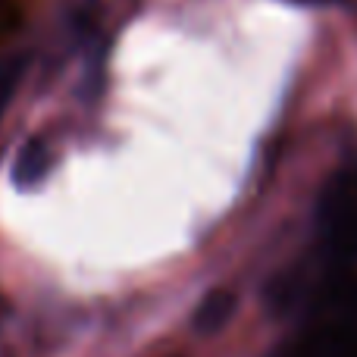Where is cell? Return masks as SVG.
<instances>
[{"label":"cell","mask_w":357,"mask_h":357,"mask_svg":"<svg viewBox=\"0 0 357 357\" xmlns=\"http://www.w3.org/2000/svg\"><path fill=\"white\" fill-rule=\"evenodd\" d=\"M320 229L335 260L357 257V169L339 173L320 197Z\"/></svg>","instance_id":"1"},{"label":"cell","mask_w":357,"mask_h":357,"mask_svg":"<svg viewBox=\"0 0 357 357\" xmlns=\"http://www.w3.org/2000/svg\"><path fill=\"white\" fill-rule=\"evenodd\" d=\"M235 314V295L229 289H213L201 298V304L195 307V317H191V326L201 335H213L232 320Z\"/></svg>","instance_id":"2"},{"label":"cell","mask_w":357,"mask_h":357,"mask_svg":"<svg viewBox=\"0 0 357 357\" xmlns=\"http://www.w3.org/2000/svg\"><path fill=\"white\" fill-rule=\"evenodd\" d=\"M50 169V148L41 142V138H31L22 151L16 154V163H13V182L19 188H35Z\"/></svg>","instance_id":"3"},{"label":"cell","mask_w":357,"mask_h":357,"mask_svg":"<svg viewBox=\"0 0 357 357\" xmlns=\"http://www.w3.org/2000/svg\"><path fill=\"white\" fill-rule=\"evenodd\" d=\"M291 3H335V0H291Z\"/></svg>","instance_id":"5"},{"label":"cell","mask_w":357,"mask_h":357,"mask_svg":"<svg viewBox=\"0 0 357 357\" xmlns=\"http://www.w3.org/2000/svg\"><path fill=\"white\" fill-rule=\"evenodd\" d=\"M25 66H29V56L25 54H13V56H6V60H0V116H3L16 85L22 82Z\"/></svg>","instance_id":"4"}]
</instances>
